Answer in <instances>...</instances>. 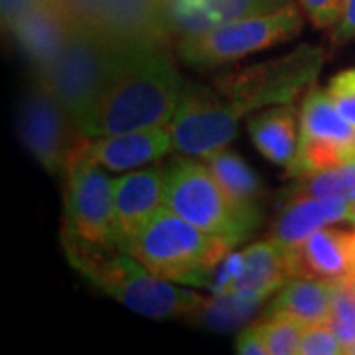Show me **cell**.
Masks as SVG:
<instances>
[{
  "instance_id": "obj_1",
  "label": "cell",
  "mask_w": 355,
  "mask_h": 355,
  "mask_svg": "<svg viewBox=\"0 0 355 355\" xmlns=\"http://www.w3.org/2000/svg\"><path fill=\"white\" fill-rule=\"evenodd\" d=\"M182 89L184 81L170 46L119 48L113 73L81 132L97 139L168 127L176 114Z\"/></svg>"
},
{
  "instance_id": "obj_2",
  "label": "cell",
  "mask_w": 355,
  "mask_h": 355,
  "mask_svg": "<svg viewBox=\"0 0 355 355\" xmlns=\"http://www.w3.org/2000/svg\"><path fill=\"white\" fill-rule=\"evenodd\" d=\"M67 261L99 291L140 316H190L205 298L160 279L121 249H101L62 237Z\"/></svg>"
},
{
  "instance_id": "obj_3",
  "label": "cell",
  "mask_w": 355,
  "mask_h": 355,
  "mask_svg": "<svg viewBox=\"0 0 355 355\" xmlns=\"http://www.w3.org/2000/svg\"><path fill=\"white\" fill-rule=\"evenodd\" d=\"M233 247L237 245L164 207L135 237L128 254L160 279L205 286L211 270Z\"/></svg>"
},
{
  "instance_id": "obj_4",
  "label": "cell",
  "mask_w": 355,
  "mask_h": 355,
  "mask_svg": "<svg viewBox=\"0 0 355 355\" xmlns=\"http://www.w3.org/2000/svg\"><path fill=\"white\" fill-rule=\"evenodd\" d=\"M116 58L119 48L105 36L73 26L53 62L34 76L64 103L81 128L113 73Z\"/></svg>"
},
{
  "instance_id": "obj_5",
  "label": "cell",
  "mask_w": 355,
  "mask_h": 355,
  "mask_svg": "<svg viewBox=\"0 0 355 355\" xmlns=\"http://www.w3.org/2000/svg\"><path fill=\"white\" fill-rule=\"evenodd\" d=\"M302 16L294 2L275 12L237 18L216 28L176 40L178 58L196 69L235 64L243 58L296 38Z\"/></svg>"
},
{
  "instance_id": "obj_6",
  "label": "cell",
  "mask_w": 355,
  "mask_h": 355,
  "mask_svg": "<svg viewBox=\"0 0 355 355\" xmlns=\"http://www.w3.org/2000/svg\"><path fill=\"white\" fill-rule=\"evenodd\" d=\"M322 65L324 51L300 46L277 60L237 67L219 77L214 89L235 113L245 116L272 105L292 103L308 85H314Z\"/></svg>"
},
{
  "instance_id": "obj_7",
  "label": "cell",
  "mask_w": 355,
  "mask_h": 355,
  "mask_svg": "<svg viewBox=\"0 0 355 355\" xmlns=\"http://www.w3.org/2000/svg\"><path fill=\"white\" fill-rule=\"evenodd\" d=\"M164 207L227 241H247L253 231L237 216L209 166L182 158L166 168Z\"/></svg>"
},
{
  "instance_id": "obj_8",
  "label": "cell",
  "mask_w": 355,
  "mask_h": 355,
  "mask_svg": "<svg viewBox=\"0 0 355 355\" xmlns=\"http://www.w3.org/2000/svg\"><path fill=\"white\" fill-rule=\"evenodd\" d=\"M69 22L101 34L116 48L170 46L166 0H53Z\"/></svg>"
},
{
  "instance_id": "obj_9",
  "label": "cell",
  "mask_w": 355,
  "mask_h": 355,
  "mask_svg": "<svg viewBox=\"0 0 355 355\" xmlns=\"http://www.w3.org/2000/svg\"><path fill=\"white\" fill-rule=\"evenodd\" d=\"M81 148L65 170V219L62 237L91 247L119 249L113 180L103 172L105 168L89 160Z\"/></svg>"
},
{
  "instance_id": "obj_10",
  "label": "cell",
  "mask_w": 355,
  "mask_h": 355,
  "mask_svg": "<svg viewBox=\"0 0 355 355\" xmlns=\"http://www.w3.org/2000/svg\"><path fill=\"white\" fill-rule=\"evenodd\" d=\"M18 130L24 146L50 174H65L87 137L50 89L36 79L22 97Z\"/></svg>"
},
{
  "instance_id": "obj_11",
  "label": "cell",
  "mask_w": 355,
  "mask_h": 355,
  "mask_svg": "<svg viewBox=\"0 0 355 355\" xmlns=\"http://www.w3.org/2000/svg\"><path fill=\"white\" fill-rule=\"evenodd\" d=\"M241 116L214 87L184 83L176 114L168 125L172 150L186 158L207 160L237 137Z\"/></svg>"
},
{
  "instance_id": "obj_12",
  "label": "cell",
  "mask_w": 355,
  "mask_h": 355,
  "mask_svg": "<svg viewBox=\"0 0 355 355\" xmlns=\"http://www.w3.org/2000/svg\"><path fill=\"white\" fill-rule=\"evenodd\" d=\"M166 170L153 166L113 180L114 225L119 249L128 253L130 243L160 209H164Z\"/></svg>"
},
{
  "instance_id": "obj_13",
  "label": "cell",
  "mask_w": 355,
  "mask_h": 355,
  "mask_svg": "<svg viewBox=\"0 0 355 355\" xmlns=\"http://www.w3.org/2000/svg\"><path fill=\"white\" fill-rule=\"evenodd\" d=\"M4 30L10 32L26 62L38 73L64 48L73 24L53 0H40L18 14Z\"/></svg>"
},
{
  "instance_id": "obj_14",
  "label": "cell",
  "mask_w": 355,
  "mask_h": 355,
  "mask_svg": "<svg viewBox=\"0 0 355 355\" xmlns=\"http://www.w3.org/2000/svg\"><path fill=\"white\" fill-rule=\"evenodd\" d=\"M83 154L109 172H128L140 166L160 160L172 150V137L168 127L130 130L111 137L87 139Z\"/></svg>"
},
{
  "instance_id": "obj_15",
  "label": "cell",
  "mask_w": 355,
  "mask_h": 355,
  "mask_svg": "<svg viewBox=\"0 0 355 355\" xmlns=\"http://www.w3.org/2000/svg\"><path fill=\"white\" fill-rule=\"evenodd\" d=\"M292 0H166L172 38L180 40L237 18L280 10Z\"/></svg>"
},
{
  "instance_id": "obj_16",
  "label": "cell",
  "mask_w": 355,
  "mask_h": 355,
  "mask_svg": "<svg viewBox=\"0 0 355 355\" xmlns=\"http://www.w3.org/2000/svg\"><path fill=\"white\" fill-rule=\"evenodd\" d=\"M286 253V251H284ZM292 279L340 280L352 275V233L320 229L286 253Z\"/></svg>"
},
{
  "instance_id": "obj_17",
  "label": "cell",
  "mask_w": 355,
  "mask_h": 355,
  "mask_svg": "<svg viewBox=\"0 0 355 355\" xmlns=\"http://www.w3.org/2000/svg\"><path fill=\"white\" fill-rule=\"evenodd\" d=\"M349 203L343 198H291L272 225L270 239L288 253L326 225L347 221Z\"/></svg>"
},
{
  "instance_id": "obj_18",
  "label": "cell",
  "mask_w": 355,
  "mask_h": 355,
  "mask_svg": "<svg viewBox=\"0 0 355 355\" xmlns=\"http://www.w3.org/2000/svg\"><path fill=\"white\" fill-rule=\"evenodd\" d=\"M205 162L225 191L229 202L233 203L237 216L254 233L263 219V209H261L263 190L257 174L247 162H243L239 154L231 153L227 148L209 156Z\"/></svg>"
},
{
  "instance_id": "obj_19",
  "label": "cell",
  "mask_w": 355,
  "mask_h": 355,
  "mask_svg": "<svg viewBox=\"0 0 355 355\" xmlns=\"http://www.w3.org/2000/svg\"><path fill=\"white\" fill-rule=\"evenodd\" d=\"M292 279L288 257L279 243H253L243 251V266L229 292H243L266 300Z\"/></svg>"
},
{
  "instance_id": "obj_20",
  "label": "cell",
  "mask_w": 355,
  "mask_h": 355,
  "mask_svg": "<svg viewBox=\"0 0 355 355\" xmlns=\"http://www.w3.org/2000/svg\"><path fill=\"white\" fill-rule=\"evenodd\" d=\"M247 128L257 150L266 160L291 170L298 150L296 111L292 103L266 107L247 121Z\"/></svg>"
},
{
  "instance_id": "obj_21",
  "label": "cell",
  "mask_w": 355,
  "mask_h": 355,
  "mask_svg": "<svg viewBox=\"0 0 355 355\" xmlns=\"http://www.w3.org/2000/svg\"><path fill=\"white\" fill-rule=\"evenodd\" d=\"M338 282L324 279H291L275 298L268 314H286L308 326L326 324L331 320Z\"/></svg>"
},
{
  "instance_id": "obj_22",
  "label": "cell",
  "mask_w": 355,
  "mask_h": 355,
  "mask_svg": "<svg viewBox=\"0 0 355 355\" xmlns=\"http://www.w3.org/2000/svg\"><path fill=\"white\" fill-rule=\"evenodd\" d=\"M300 139L355 144V127L338 111L328 89L312 87L306 93L300 113Z\"/></svg>"
},
{
  "instance_id": "obj_23",
  "label": "cell",
  "mask_w": 355,
  "mask_h": 355,
  "mask_svg": "<svg viewBox=\"0 0 355 355\" xmlns=\"http://www.w3.org/2000/svg\"><path fill=\"white\" fill-rule=\"evenodd\" d=\"M265 300L243 292H221L209 300H203L190 316L198 326L214 331H233L257 314Z\"/></svg>"
},
{
  "instance_id": "obj_24",
  "label": "cell",
  "mask_w": 355,
  "mask_h": 355,
  "mask_svg": "<svg viewBox=\"0 0 355 355\" xmlns=\"http://www.w3.org/2000/svg\"><path fill=\"white\" fill-rule=\"evenodd\" d=\"M355 160V144H338L326 140L298 139V150L294 164L291 166L292 176H306Z\"/></svg>"
},
{
  "instance_id": "obj_25",
  "label": "cell",
  "mask_w": 355,
  "mask_h": 355,
  "mask_svg": "<svg viewBox=\"0 0 355 355\" xmlns=\"http://www.w3.org/2000/svg\"><path fill=\"white\" fill-rule=\"evenodd\" d=\"M298 178V184L291 188V198H343L355 202V160Z\"/></svg>"
},
{
  "instance_id": "obj_26",
  "label": "cell",
  "mask_w": 355,
  "mask_h": 355,
  "mask_svg": "<svg viewBox=\"0 0 355 355\" xmlns=\"http://www.w3.org/2000/svg\"><path fill=\"white\" fill-rule=\"evenodd\" d=\"M259 328L265 340L266 352L270 355H292L298 354L306 326L296 318L286 314H266Z\"/></svg>"
},
{
  "instance_id": "obj_27",
  "label": "cell",
  "mask_w": 355,
  "mask_h": 355,
  "mask_svg": "<svg viewBox=\"0 0 355 355\" xmlns=\"http://www.w3.org/2000/svg\"><path fill=\"white\" fill-rule=\"evenodd\" d=\"M298 354L302 355H336L343 354L342 343L338 340L336 331L330 322L308 326L302 336V342L298 347Z\"/></svg>"
},
{
  "instance_id": "obj_28",
  "label": "cell",
  "mask_w": 355,
  "mask_h": 355,
  "mask_svg": "<svg viewBox=\"0 0 355 355\" xmlns=\"http://www.w3.org/2000/svg\"><path fill=\"white\" fill-rule=\"evenodd\" d=\"M328 93L343 119L355 127V69H347L331 77Z\"/></svg>"
},
{
  "instance_id": "obj_29",
  "label": "cell",
  "mask_w": 355,
  "mask_h": 355,
  "mask_svg": "<svg viewBox=\"0 0 355 355\" xmlns=\"http://www.w3.org/2000/svg\"><path fill=\"white\" fill-rule=\"evenodd\" d=\"M300 4L318 28L336 26L342 14V0H300Z\"/></svg>"
},
{
  "instance_id": "obj_30",
  "label": "cell",
  "mask_w": 355,
  "mask_h": 355,
  "mask_svg": "<svg viewBox=\"0 0 355 355\" xmlns=\"http://www.w3.org/2000/svg\"><path fill=\"white\" fill-rule=\"evenodd\" d=\"M235 352L237 354L245 355H266V345L265 340H263V334H261V328L259 324H254L251 328H245V330L239 334L237 338V343H235Z\"/></svg>"
},
{
  "instance_id": "obj_31",
  "label": "cell",
  "mask_w": 355,
  "mask_h": 355,
  "mask_svg": "<svg viewBox=\"0 0 355 355\" xmlns=\"http://www.w3.org/2000/svg\"><path fill=\"white\" fill-rule=\"evenodd\" d=\"M355 40V0H342V14L334 30V42Z\"/></svg>"
},
{
  "instance_id": "obj_32",
  "label": "cell",
  "mask_w": 355,
  "mask_h": 355,
  "mask_svg": "<svg viewBox=\"0 0 355 355\" xmlns=\"http://www.w3.org/2000/svg\"><path fill=\"white\" fill-rule=\"evenodd\" d=\"M36 2H40V0H2V24H4V28L10 24L22 10L36 4Z\"/></svg>"
},
{
  "instance_id": "obj_33",
  "label": "cell",
  "mask_w": 355,
  "mask_h": 355,
  "mask_svg": "<svg viewBox=\"0 0 355 355\" xmlns=\"http://www.w3.org/2000/svg\"><path fill=\"white\" fill-rule=\"evenodd\" d=\"M347 279H355V233H352V275Z\"/></svg>"
},
{
  "instance_id": "obj_34",
  "label": "cell",
  "mask_w": 355,
  "mask_h": 355,
  "mask_svg": "<svg viewBox=\"0 0 355 355\" xmlns=\"http://www.w3.org/2000/svg\"><path fill=\"white\" fill-rule=\"evenodd\" d=\"M347 221L355 225V202L349 203V216H347Z\"/></svg>"
},
{
  "instance_id": "obj_35",
  "label": "cell",
  "mask_w": 355,
  "mask_h": 355,
  "mask_svg": "<svg viewBox=\"0 0 355 355\" xmlns=\"http://www.w3.org/2000/svg\"><path fill=\"white\" fill-rule=\"evenodd\" d=\"M349 354H355V345H354V347H352V349H349Z\"/></svg>"
}]
</instances>
